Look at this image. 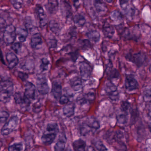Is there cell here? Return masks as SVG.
I'll return each instance as SVG.
<instances>
[{
	"label": "cell",
	"instance_id": "obj_1",
	"mask_svg": "<svg viewBox=\"0 0 151 151\" xmlns=\"http://www.w3.org/2000/svg\"><path fill=\"white\" fill-rule=\"evenodd\" d=\"M14 85L8 80L0 82V101L6 103L10 100L14 92Z\"/></svg>",
	"mask_w": 151,
	"mask_h": 151
},
{
	"label": "cell",
	"instance_id": "obj_2",
	"mask_svg": "<svg viewBox=\"0 0 151 151\" xmlns=\"http://www.w3.org/2000/svg\"><path fill=\"white\" fill-rule=\"evenodd\" d=\"M125 58L129 61L135 64L138 68L144 66L147 60L146 55L141 52L134 53H129L126 55Z\"/></svg>",
	"mask_w": 151,
	"mask_h": 151
},
{
	"label": "cell",
	"instance_id": "obj_3",
	"mask_svg": "<svg viewBox=\"0 0 151 151\" xmlns=\"http://www.w3.org/2000/svg\"><path fill=\"white\" fill-rule=\"evenodd\" d=\"M19 119L16 116H13L10 120L4 124L1 129V134L3 136H6L9 135L12 132L14 131L18 124Z\"/></svg>",
	"mask_w": 151,
	"mask_h": 151
},
{
	"label": "cell",
	"instance_id": "obj_4",
	"mask_svg": "<svg viewBox=\"0 0 151 151\" xmlns=\"http://www.w3.org/2000/svg\"><path fill=\"white\" fill-rule=\"evenodd\" d=\"M3 32V40L5 43L7 45H12L16 38L15 27L12 24L8 25Z\"/></svg>",
	"mask_w": 151,
	"mask_h": 151
},
{
	"label": "cell",
	"instance_id": "obj_5",
	"mask_svg": "<svg viewBox=\"0 0 151 151\" xmlns=\"http://www.w3.org/2000/svg\"><path fill=\"white\" fill-rule=\"evenodd\" d=\"M37 89L38 91L42 95H46L49 91V86L48 81L45 76H40L37 78Z\"/></svg>",
	"mask_w": 151,
	"mask_h": 151
},
{
	"label": "cell",
	"instance_id": "obj_6",
	"mask_svg": "<svg viewBox=\"0 0 151 151\" xmlns=\"http://www.w3.org/2000/svg\"><path fill=\"white\" fill-rule=\"evenodd\" d=\"M105 91L111 100L116 101L119 99V92L117 87L114 84L110 81H109L106 84Z\"/></svg>",
	"mask_w": 151,
	"mask_h": 151
},
{
	"label": "cell",
	"instance_id": "obj_7",
	"mask_svg": "<svg viewBox=\"0 0 151 151\" xmlns=\"http://www.w3.org/2000/svg\"><path fill=\"white\" fill-rule=\"evenodd\" d=\"M80 75L81 78L84 80H87L91 77L92 73V68L91 65L86 62H81L79 66Z\"/></svg>",
	"mask_w": 151,
	"mask_h": 151
},
{
	"label": "cell",
	"instance_id": "obj_8",
	"mask_svg": "<svg viewBox=\"0 0 151 151\" xmlns=\"http://www.w3.org/2000/svg\"><path fill=\"white\" fill-rule=\"evenodd\" d=\"M125 89L129 91H133L138 88L139 84L136 78L131 75L126 76L124 81Z\"/></svg>",
	"mask_w": 151,
	"mask_h": 151
},
{
	"label": "cell",
	"instance_id": "obj_9",
	"mask_svg": "<svg viewBox=\"0 0 151 151\" xmlns=\"http://www.w3.org/2000/svg\"><path fill=\"white\" fill-rule=\"evenodd\" d=\"M36 87L30 82H27L25 86L24 96L29 101L35 99L36 96Z\"/></svg>",
	"mask_w": 151,
	"mask_h": 151
},
{
	"label": "cell",
	"instance_id": "obj_10",
	"mask_svg": "<svg viewBox=\"0 0 151 151\" xmlns=\"http://www.w3.org/2000/svg\"><path fill=\"white\" fill-rule=\"evenodd\" d=\"M6 60L7 62L9 68L13 69L18 65L19 60L15 54L9 52L6 55Z\"/></svg>",
	"mask_w": 151,
	"mask_h": 151
},
{
	"label": "cell",
	"instance_id": "obj_11",
	"mask_svg": "<svg viewBox=\"0 0 151 151\" xmlns=\"http://www.w3.org/2000/svg\"><path fill=\"white\" fill-rule=\"evenodd\" d=\"M36 14L40 25L42 26L46 25L47 23V18L44 9L40 6L36 8Z\"/></svg>",
	"mask_w": 151,
	"mask_h": 151
},
{
	"label": "cell",
	"instance_id": "obj_12",
	"mask_svg": "<svg viewBox=\"0 0 151 151\" xmlns=\"http://www.w3.org/2000/svg\"><path fill=\"white\" fill-rule=\"evenodd\" d=\"M83 123L89 128L97 130L100 127V124L99 121L93 116L87 117Z\"/></svg>",
	"mask_w": 151,
	"mask_h": 151
},
{
	"label": "cell",
	"instance_id": "obj_13",
	"mask_svg": "<svg viewBox=\"0 0 151 151\" xmlns=\"http://www.w3.org/2000/svg\"><path fill=\"white\" fill-rule=\"evenodd\" d=\"M70 84L75 91H80L83 88V83L80 78L75 76L70 80Z\"/></svg>",
	"mask_w": 151,
	"mask_h": 151
},
{
	"label": "cell",
	"instance_id": "obj_14",
	"mask_svg": "<svg viewBox=\"0 0 151 151\" xmlns=\"http://www.w3.org/2000/svg\"><path fill=\"white\" fill-rule=\"evenodd\" d=\"M43 44V40L40 33H34L31 38V46L33 49L39 48Z\"/></svg>",
	"mask_w": 151,
	"mask_h": 151
},
{
	"label": "cell",
	"instance_id": "obj_15",
	"mask_svg": "<svg viewBox=\"0 0 151 151\" xmlns=\"http://www.w3.org/2000/svg\"><path fill=\"white\" fill-rule=\"evenodd\" d=\"M16 37L20 42L22 43L26 40L28 35V30L25 28L20 27L16 29Z\"/></svg>",
	"mask_w": 151,
	"mask_h": 151
},
{
	"label": "cell",
	"instance_id": "obj_16",
	"mask_svg": "<svg viewBox=\"0 0 151 151\" xmlns=\"http://www.w3.org/2000/svg\"><path fill=\"white\" fill-rule=\"evenodd\" d=\"M103 34L104 36L109 38H111L115 33V30L114 27L109 23H105L103 26Z\"/></svg>",
	"mask_w": 151,
	"mask_h": 151
},
{
	"label": "cell",
	"instance_id": "obj_17",
	"mask_svg": "<svg viewBox=\"0 0 151 151\" xmlns=\"http://www.w3.org/2000/svg\"><path fill=\"white\" fill-rule=\"evenodd\" d=\"M57 134L46 132L44 133L41 137V140L43 144L46 145H51L56 138Z\"/></svg>",
	"mask_w": 151,
	"mask_h": 151
},
{
	"label": "cell",
	"instance_id": "obj_18",
	"mask_svg": "<svg viewBox=\"0 0 151 151\" xmlns=\"http://www.w3.org/2000/svg\"><path fill=\"white\" fill-rule=\"evenodd\" d=\"M62 87L60 84L57 82H54L52 85V93L55 99H60L61 96Z\"/></svg>",
	"mask_w": 151,
	"mask_h": 151
},
{
	"label": "cell",
	"instance_id": "obj_19",
	"mask_svg": "<svg viewBox=\"0 0 151 151\" xmlns=\"http://www.w3.org/2000/svg\"><path fill=\"white\" fill-rule=\"evenodd\" d=\"M59 3L57 1H49L46 5L47 10L49 14H53L58 11Z\"/></svg>",
	"mask_w": 151,
	"mask_h": 151
},
{
	"label": "cell",
	"instance_id": "obj_20",
	"mask_svg": "<svg viewBox=\"0 0 151 151\" xmlns=\"http://www.w3.org/2000/svg\"><path fill=\"white\" fill-rule=\"evenodd\" d=\"M94 7L98 13L101 15L105 14L106 13L107 9L106 4L100 1H93Z\"/></svg>",
	"mask_w": 151,
	"mask_h": 151
},
{
	"label": "cell",
	"instance_id": "obj_21",
	"mask_svg": "<svg viewBox=\"0 0 151 151\" xmlns=\"http://www.w3.org/2000/svg\"><path fill=\"white\" fill-rule=\"evenodd\" d=\"M75 106L72 103L66 104L63 108V114L67 117H71L75 114Z\"/></svg>",
	"mask_w": 151,
	"mask_h": 151
},
{
	"label": "cell",
	"instance_id": "obj_22",
	"mask_svg": "<svg viewBox=\"0 0 151 151\" xmlns=\"http://www.w3.org/2000/svg\"><path fill=\"white\" fill-rule=\"evenodd\" d=\"M73 146L75 151H86V143L81 139L74 141Z\"/></svg>",
	"mask_w": 151,
	"mask_h": 151
},
{
	"label": "cell",
	"instance_id": "obj_23",
	"mask_svg": "<svg viewBox=\"0 0 151 151\" xmlns=\"http://www.w3.org/2000/svg\"><path fill=\"white\" fill-rule=\"evenodd\" d=\"M66 137L65 136H60L58 142L55 145L54 149L55 151H64L65 149V143Z\"/></svg>",
	"mask_w": 151,
	"mask_h": 151
},
{
	"label": "cell",
	"instance_id": "obj_24",
	"mask_svg": "<svg viewBox=\"0 0 151 151\" xmlns=\"http://www.w3.org/2000/svg\"><path fill=\"white\" fill-rule=\"evenodd\" d=\"M86 36L90 40L94 43H98L100 40V34L99 32L95 30H92L87 32Z\"/></svg>",
	"mask_w": 151,
	"mask_h": 151
},
{
	"label": "cell",
	"instance_id": "obj_25",
	"mask_svg": "<svg viewBox=\"0 0 151 151\" xmlns=\"http://www.w3.org/2000/svg\"><path fill=\"white\" fill-rule=\"evenodd\" d=\"M14 99L16 103L18 104H25L26 105L29 104V103L30 102V101H29L28 100H27L24 95H22V93H16L14 94Z\"/></svg>",
	"mask_w": 151,
	"mask_h": 151
},
{
	"label": "cell",
	"instance_id": "obj_26",
	"mask_svg": "<svg viewBox=\"0 0 151 151\" xmlns=\"http://www.w3.org/2000/svg\"><path fill=\"white\" fill-rule=\"evenodd\" d=\"M73 21L79 27H83L86 22V20L84 17L79 14H76L74 16Z\"/></svg>",
	"mask_w": 151,
	"mask_h": 151
},
{
	"label": "cell",
	"instance_id": "obj_27",
	"mask_svg": "<svg viewBox=\"0 0 151 151\" xmlns=\"http://www.w3.org/2000/svg\"><path fill=\"white\" fill-rule=\"evenodd\" d=\"M59 126L56 123H50L48 124L47 126V132L57 134L59 132Z\"/></svg>",
	"mask_w": 151,
	"mask_h": 151
},
{
	"label": "cell",
	"instance_id": "obj_28",
	"mask_svg": "<svg viewBox=\"0 0 151 151\" xmlns=\"http://www.w3.org/2000/svg\"><path fill=\"white\" fill-rule=\"evenodd\" d=\"M116 120L118 123L121 124H125L127 123L128 120V114L121 112L116 116Z\"/></svg>",
	"mask_w": 151,
	"mask_h": 151
},
{
	"label": "cell",
	"instance_id": "obj_29",
	"mask_svg": "<svg viewBox=\"0 0 151 151\" xmlns=\"http://www.w3.org/2000/svg\"><path fill=\"white\" fill-rule=\"evenodd\" d=\"M110 81L113 80H117L120 78V73L116 69H111L107 71Z\"/></svg>",
	"mask_w": 151,
	"mask_h": 151
},
{
	"label": "cell",
	"instance_id": "obj_30",
	"mask_svg": "<svg viewBox=\"0 0 151 151\" xmlns=\"http://www.w3.org/2000/svg\"><path fill=\"white\" fill-rule=\"evenodd\" d=\"M50 29L53 33L58 34L60 31V24L56 21L52 20L50 22L49 24Z\"/></svg>",
	"mask_w": 151,
	"mask_h": 151
},
{
	"label": "cell",
	"instance_id": "obj_31",
	"mask_svg": "<svg viewBox=\"0 0 151 151\" xmlns=\"http://www.w3.org/2000/svg\"><path fill=\"white\" fill-rule=\"evenodd\" d=\"M50 64V61L48 60V58L46 57L42 58L41 60L40 65V68L41 71H45L47 70L49 68Z\"/></svg>",
	"mask_w": 151,
	"mask_h": 151
},
{
	"label": "cell",
	"instance_id": "obj_32",
	"mask_svg": "<svg viewBox=\"0 0 151 151\" xmlns=\"http://www.w3.org/2000/svg\"><path fill=\"white\" fill-rule=\"evenodd\" d=\"M24 147L22 143H15L9 147L8 151H24Z\"/></svg>",
	"mask_w": 151,
	"mask_h": 151
},
{
	"label": "cell",
	"instance_id": "obj_33",
	"mask_svg": "<svg viewBox=\"0 0 151 151\" xmlns=\"http://www.w3.org/2000/svg\"><path fill=\"white\" fill-rule=\"evenodd\" d=\"M111 17L112 20L116 22H119L122 21V17L121 13L118 11H113L111 14Z\"/></svg>",
	"mask_w": 151,
	"mask_h": 151
},
{
	"label": "cell",
	"instance_id": "obj_34",
	"mask_svg": "<svg viewBox=\"0 0 151 151\" xmlns=\"http://www.w3.org/2000/svg\"><path fill=\"white\" fill-rule=\"evenodd\" d=\"M9 116L7 112L3 110L0 111V123H6Z\"/></svg>",
	"mask_w": 151,
	"mask_h": 151
},
{
	"label": "cell",
	"instance_id": "obj_35",
	"mask_svg": "<svg viewBox=\"0 0 151 151\" xmlns=\"http://www.w3.org/2000/svg\"><path fill=\"white\" fill-rule=\"evenodd\" d=\"M32 61L31 60H26L25 62L22 65V68L26 70H30L33 68Z\"/></svg>",
	"mask_w": 151,
	"mask_h": 151
},
{
	"label": "cell",
	"instance_id": "obj_36",
	"mask_svg": "<svg viewBox=\"0 0 151 151\" xmlns=\"http://www.w3.org/2000/svg\"><path fill=\"white\" fill-rule=\"evenodd\" d=\"M95 148L99 151H106L107 150L106 146L102 142L99 140L96 141L94 144Z\"/></svg>",
	"mask_w": 151,
	"mask_h": 151
},
{
	"label": "cell",
	"instance_id": "obj_37",
	"mask_svg": "<svg viewBox=\"0 0 151 151\" xmlns=\"http://www.w3.org/2000/svg\"><path fill=\"white\" fill-rule=\"evenodd\" d=\"M11 48L12 50L16 53H20V52L22 51V45L21 43H15L12 44Z\"/></svg>",
	"mask_w": 151,
	"mask_h": 151
},
{
	"label": "cell",
	"instance_id": "obj_38",
	"mask_svg": "<svg viewBox=\"0 0 151 151\" xmlns=\"http://www.w3.org/2000/svg\"><path fill=\"white\" fill-rule=\"evenodd\" d=\"M130 108V105L128 101H124L122 102L121 105V111L128 114V111Z\"/></svg>",
	"mask_w": 151,
	"mask_h": 151
},
{
	"label": "cell",
	"instance_id": "obj_39",
	"mask_svg": "<svg viewBox=\"0 0 151 151\" xmlns=\"http://www.w3.org/2000/svg\"><path fill=\"white\" fill-rule=\"evenodd\" d=\"M11 4L15 9L19 10L22 7L23 1H11Z\"/></svg>",
	"mask_w": 151,
	"mask_h": 151
},
{
	"label": "cell",
	"instance_id": "obj_40",
	"mask_svg": "<svg viewBox=\"0 0 151 151\" xmlns=\"http://www.w3.org/2000/svg\"><path fill=\"white\" fill-rule=\"evenodd\" d=\"M69 102V99L65 95H61L59 99V102L61 105H66Z\"/></svg>",
	"mask_w": 151,
	"mask_h": 151
},
{
	"label": "cell",
	"instance_id": "obj_41",
	"mask_svg": "<svg viewBox=\"0 0 151 151\" xmlns=\"http://www.w3.org/2000/svg\"><path fill=\"white\" fill-rule=\"evenodd\" d=\"M7 26L6 20L3 17H0V31L4 32Z\"/></svg>",
	"mask_w": 151,
	"mask_h": 151
},
{
	"label": "cell",
	"instance_id": "obj_42",
	"mask_svg": "<svg viewBox=\"0 0 151 151\" xmlns=\"http://www.w3.org/2000/svg\"><path fill=\"white\" fill-rule=\"evenodd\" d=\"M84 96L87 101H88L90 102L93 101L94 100V98H95V95H94V93L92 92L88 93H86Z\"/></svg>",
	"mask_w": 151,
	"mask_h": 151
},
{
	"label": "cell",
	"instance_id": "obj_43",
	"mask_svg": "<svg viewBox=\"0 0 151 151\" xmlns=\"http://www.w3.org/2000/svg\"><path fill=\"white\" fill-rule=\"evenodd\" d=\"M81 45L83 48H89L91 46V44L89 40H82L81 42Z\"/></svg>",
	"mask_w": 151,
	"mask_h": 151
}]
</instances>
